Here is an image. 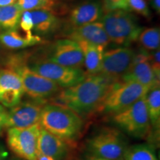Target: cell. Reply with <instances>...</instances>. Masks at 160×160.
Wrapping results in <instances>:
<instances>
[{"label": "cell", "instance_id": "1", "mask_svg": "<svg viewBox=\"0 0 160 160\" xmlns=\"http://www.w3.org/2000/svg\"><path fill=\"white\" fill-rule=\"evenodd\" d=\"M115 82L99 73L88 75L81 82L60 90L51 102L65 106L80 117H86L98 111Z\"/></svg>", "mask_w": 160, "mask_h": 160}, {"label": "cell", "instance_id": "2", "mask_svg": "<svg viewBox=\"0 0 160 160\" xmlns=\"http://www.w3.org/2000/svg\"><path fill=\"white\" fill-rule=\"evenodd\" d=\"M39 124L46 131L68 142L79 137L84 125L82 118L76 112L53 102L44 105Z\"/></svg>", "mask_w": 160, "mask_h": 160}, {"label": "cell", "instance_id": "3", "mask_svg": "<svg viewBox=\"0 0 160 160\" xmlns=\"http://www.w3.org/2000/svg\"><path fill=\"white\" fill-rule=\"evenodd\" d=\"M110 42L128 46L137 41L142 29L130 11L115 10L106 12L100 19Z\"/></svg>", "mask_w": 160, "mask_h": 160}, {"label": "cell", "instance_id": "4", "mask_svg": "<svg viewBox=\"0 0 160 160\" xmlns=\"http://www.w3.org/2000/svg\"><path fill=\"white\" fill-rule=\"evenodd\" d=\"M149 89L133 81L118 80L112 85L97 112L107 115H115L145 97Z\"/></svg>", "mask_w": 160, "mask_h": 160}, {"label": "cell", "instance_id": "5", "mask_svg": "<svg viewBox=\"0 0 160 160\" xmlns=\"http://www.w3.org/2000/svg\"><path fill=\"white\" fill-rule=\"evenodd\" d=\"M127 142L122 133L113 128H104L87 141L89 154L110 160H123Z\"/></svg>", "mask_w": 160, "mask_h": 160}, {"label": "cell", "instance_id": "6", "mask_svg": "<svg viewBox=\"0 0 160 160\" xmlns=\"http://www.w3.org/2000/svg\"><path fill=\"white\" fill-rule=\"evenodd\" d=\"M9 68L17 72L21 79L24 93L35 100H45L60 91L57 84L32 71L20 58L10 62Z\"/></svg>", "mask_w": 160, "mask_h": 160}, {"label": "cell", "instance_id": "7", "mask_svg": "<svg viewBox=\"0 0 160 160\" xmlns=\"http://www.w3.org/2000/svg\"><path fill=\"white\" fill-rule=\"evenodd\" d=\"M112 121L127 134L138 139H145L151 132L145 97L139 99L124 111L112 116Z\"/></svg>", "mask_w": 160, "mask_h": 160}, {"label": "cell", "instance_id": "8", "mask_svg": "<svg viewBox=\"0 0 160 160\" xmlns=\"http://www.w3.org/2000/svg\"><path fill=\"white\" fill-rule=\"evenodd\" d=\"M27 65L32 71L57 84L60 88H67L77 85L88 76L80 68L61 65L47 59L37 60Z\"/></svg>", "mask_w": 160, "mask_h": 160}, {"label": "cell", "instance_id": "9", "mask_svg": "<svg viewBox=\"0 0 160 160\" xmlns=\"http://www.w3.org/2000/svg\"><path fill=\"white\" fill-rule=\"evenodd\" d=\"M39 123L26 128H10L7 131L8 147L18 157L25 160H37V142Z\"/></svg>", "mask_w": 160, "mask_h": 160}, {"label": "cell", "instance_id": "10", "mask_svg": "<svg viewBox=\"0 0 160 160\" xmlns=\"http://www.w3.org/2000/svg\"><path fill=\"white\" fill-rule=\"evenodd\" d=\"M135 52L128 46L104 52L99 74L115 81L121 80L129 69Z\"/></svg>", "mask_w": 160, "mask_h": 160}, {"label": "cell", "instance_id": "11", "mask_svg": "<svg viewBox=\"0 0 160 160\" xmlns=\"http://www.w3.org/2000/svg\"><path fill=\"white\" fill-rule=\"evenodd\" d=\"M45 104V100L20 102L7 111L5 128H26L39 123L42 110Z\"/></svg>", "mask_w": 160, "mask_h": 160}, {"label": "cell", "instance_id": "12", "mask_svg": "<svg viewBox=\"0 0 160 160\" xmlns=\"http://www.w3.org/2000/svg\"><path fill=\"white\" fill-rule=\"evenodd\" d=\"M121 80L135 82L148 89L159 85V78L156 76L150 64L149 53L147 51L142 49L135 53L129 69Z\"/></svg>", "mask_w": 160, "mask_h": 160}, {"label": "cell", "instance_id": "13", "mask_svg": "<svg viewBox=\"0 0 160 160\" xmlns=\"http://www.w3.org/2000/svg\"><path fill=\"white\" fill-rule=\"evenodd\" d=\"M47 60L68 67L80 68L84 65V53L77 42L59 39L51 47Z\"/></svg>", "mask_w": 160, "mask_h": 160}, {"label": "cell", "instance_id": "14", "mask_svg": "<svg viewBox=\"0 0 160 160\" xmlns=\"http://www.w3.org/2000/svg\"><path fill=\"white\" fill-rule=\"evenodd\" d=\"M66 36L68 39L73 40L77 42H84L92 45L102 46L104 48L110 42L102 23L100 21L77 27H72Z\"/></svg>", "mask_w": 160, "mask_h": 160}, {"label": "cell", "instance_id": "15", "mask_svg": "<svg viewBox=\"0 0 160 160\" xmlns=\"http://www.w3.org/2000/svg\"><path fill=\"white\" fill-rule=\"evenodd\" d=\"M38 152L53 158L55 160H63L68 152V142L40 128L37 142Z\"/></svg>", "mask_w": 160, "mask_h": 160}, {"label": "cell", "instance_id": "16", "mask_svg": "<svg viewBox=\"0 0 160 160\" xmlns=\"http://www.w3.org/2000/svg\"><path fill=\"white\" fill-rule=\"evenodd\" d=\"M103 8L101 2L91 0L77 5L70 12L68 21L72 27L95 22L103 16Z\"/></svg>", "mask_w": 160, "mask_h": 160}, {"label": "cell", "instance_id": "17", "mask_svg": "<svg viewBox=\"0 0 160 160\" xmlns=\"http://www.w3.org/2000/svg\"><path fill=\"white\" fill-rule=\"evenodd\" d=\"M0 41L10 49L24 48L42 42L39 36L33 35L32 32L19 31L17 28L0 33Z\"/></svg>", "mask_w": 160, "mask_h": 160}, {"label": "cell", "instance_id": "18", "mask_svg": "<svg viewBox=\"0 0 160 160\" xmlns=\"http://www.w3.org/2000/svg\"><path fill=\"white\" fill-rule=\"evenodd\" d=\"M84 53V65L88 75H95L99 73L105 48L92 45L84 42H78Z\"/></svg>", "mask_w": 160, "mask_h": 160}, {"label": "cell", "instance_id": "19", "mask_svg": "<svg viewBox=\"0 0 160 160\" xmlns=\"http://www.w3.org/2000/svg\"><path fill=\"white\" fill-rule=\"evenodd\" d=\"M33 30L37 34L46 35L53 33L60 25V19L54 13L47 11H31Z\"/></svg>", "mask_w": 160, "mask_h": 160}, {"label": "cell", "instance_id": "20", "mask_svg": "<svg viewBox=\"0 0 160 160\" xmlns=\"http://www.w3.org/2000/svg\"><path fill=\"white\" fill-rule=\"evenodd\" d=\"M147 107L151 127L159 131L160 127V88L159 85L149 89L145 96Z\"/></svg>", "mask_w": 160, "mask_h": 160}, {"label": "cell", "instance_id": "21", "mask_svg": "<svg viewBox=\"0 0 160 160\" xmlns=\"http://www.w3.org/2000/svg\"><path fill=\"white\" fill-rule=\"evenodd\" d=\"M22 13V11L17 3L0 7V30L18 28Z\"/></svg>", "mask_w": 160, "mask_h": 160}, {"label": "cell", "instance_id": "22", "mask_svg": "<svg viewBox=\"0 0 160 160\" xmlns=\"http://www.w3.org/2000/svg\"><path fill=\"white\" fill-rule=\"evenodd\" d=\"M17 4L24 11H47L56 13L59 6L58 0H17Z\"/></svg>", "mask_w": 160, "mask_h": 160}, {"label": "cell", "instance_id": "23", "mask_svg": "<svg viewBox=\"0 0 160 160\" xmlns=\"http://www.w3.org/2000/svg\"><path fill=\"white\" fill-rule=\"evenodd\" d=\"M7 90L24 92L21 79L17 72L9 68H0V91Z\"/></svg>", "mask_w": 160, "mask_h": 160}, {"label": "cell", "instance_id": "24", "mask_svg": "<svg viewBox=\"0 0 160 160\" xmlns=\"http://www.w3.org/2000/svg\"><path fill=\"white\" fill-rule=\"evenodd\" d=\"M123 160H157V158L151 146L142 144L127 148Z\"/></svg>", "mask_w": 160, "mask_h": 160}, {"label": "cell", "instance_id": "25", "mask_svg": "<svg viewBox=\"0 0 160 160\" xmlns=\"http://www.w3.org/2000/svg\"><path fill=\"white\" fill-rule=\"evenodd\" d=\"M140 45L145 51H156L159 48L160 31L158 28H150L142 31L138 38Z\"/></svg>", "mask_w": 160, "mask_h": 160}, {"label": "cell", "instance_id": "26", "mask_svg": "<svg viewBox=\"0 0 160 160\" xmlns=\"http://www.w3.org/2000/svg\"><path fill=\"white\" fill-rule=\"evenodd\" d=\"M24 92L16 90H7L0 91V103L6 108L14 107L21 102Z\"/></svg>", "mask_w": 160, "mask_h": 160}, {"label": "cell", "instance_id": "27", "mask_svg": "<svg viewBox=\"0 0 160 160\" xmlns=\"http://www.w3.org/2000/svg\"><path fill=\"white\" fill-rule=\"evenodd\" d=\"M128 10L145 18H150L151 16V10L146 0H128Z\"/></svg>", "mask_w": 160, "mask_h": 160}, {"label": "cell", "instance_id": "28", "mask_svg": "<svg viewBox=\"0 0 160 160\" xmlns=\"http://www.w3.org/2000/svg\"><path fill=\"white\" fill-rule=\"evenodd\" d=\"M103 11L108 12L115 10H128V0H103Z\"/></svg>", "mask_w": 160, "mask_h": 160}, {"label": "cell", "instance_id": "29", "mask_svg": "<svg viewBox=\"0 0 160 160\" xmlns=\"http://www.w3.org/2000/svg\"><path fill=\"white\" fill-rule=\"evenodd\" d=\"M19 25L22 31L25 32H31L33 30V18L30 11H24L20 17Z\"/></svg>", "mask_w": 160, "mask_h": 160}, {"label": "cell", "instance_id": "30", "mask_svg": "<svg viewBox=\"0 0 160 160\" xmlns=\"http://www.w3.org/2000/svg\"><path fill=\"white\" fill-rule=\"evenodd\" d=\"M149 62L156 76L160 79V51L156 50L153 53H149Z\"/></svg>", "mask_w": 160, "mask_h": 160}, {"label": "cell", "instance_id": "31", "mask_svg": "<svg viewBox=\"0 0 160 160\" xmlns=\"http://www.w3.org/2000/svg\"><path fill=\"white\" fill-rule=\"evenodd\" d=\"M6 115H7V111L2 105H0V134L2 130L5 128Z\"/></svg>", "mask_w": 160, "mask_h": 160}, {"label": "cell", "instance_id": "32", "mask_svg": "<svg viewBox=\"0 0 160 160\" xmlns=\"http://www.w3.org/2000/svg\"><path fill=\"white\" fill-rule=\"evenodd\" d=\"M150 4L153 9H154L158 13H160V0H149Z\"/></svg>", "mask_w": 160, "mask_h": 160}, {"label": "cell", "instance_id": "33", "mask_svg": "<svg viewBox=\"0 0 160 160\" xmlns=\"http://www.w3.org/2000/svg\"><path fill=\"white\" fill-rule=\"evenodd\" d=\"M17 0H0V7L8 6L17 3Z\"/></svg>", "mask_w": 160, "mask_h": 160}, {"label": "cell", "instance_id": "34", "mask_svg": "<svg viewBox=\"0 0 160 160\" xmlns=\"http://www.w3.org/2000/svg\"><path fill=\"white\" fill-rule=\"evenodd\" d=\"M82 160H110V159H105V158H102L99 157H96V156H93V155L88 154Z\"/></svg>", "mask_w": 160, "mask_h": 160}, {"label": "cell", "instance_id": "35", "mask_svg": "<svg viewBox=\"0 0 160 160\" xmlns=\"http://www.w3.org/2000/svg\"><path fill=\"white\" fill-rule=\"evenodd\" d=\"M37 160H55L53 158L48 157V156L44 155L42 153H40L38 152L37 153Z\"/></svg>", "mask_w": 160, "mask_h": 160}, {"label": "cell", "instance_id": "36", "mask_svg": "<svg viewBox=\"0 0 160 160\" xmlns=\"http://www.w3.org/2000/svg\"><path fill=\"white\" fill-rule=\"evenodd\" d=\"M0 160H2V157H1V153H0Z\"/></svg>", "mask_w": 160, "mask_h": 160}, {"label": "cell", "instance_id": "37", "mask_svg": "<svg viewBox=\"0 0 160 160\" xmlns=\"http://www.w3.org/2000/svg\"><path fill=\"white\" fill-rule=\"evenodd\" d=\"M12 160H19V159H12Z\"/></svg>", "mask_w": 160, "mask_h": 160}, {"label": "cell", "instance_id": "38", "mask_svg": "<svg viewBox=\"0 0 160 160\" xmlns=\"http://www.w3.org/2000/svg\"><path fill=\"white\" fill-rule=\"evenodd\" d=\"M0 31H1V30H0Z\"/></svg>", "mask_w": 160, "mask_h": 160}]
</instances>
